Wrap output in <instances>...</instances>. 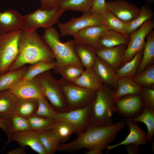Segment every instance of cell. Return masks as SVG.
<instances>
[{
    "mask_svg": "<svg viewBox=\"0 0 154 154\" xmlns=\"http://www.w3.org/2000/svg\"><path fill=\"white\" fill-rule=\"evenodd\" d=\"M125 125V121L123 120L109 125H90L74 140L67 143H61L58 151L75 153L86 149L103 151L114 140L117 133Z\"/></svg>",
    "mask_w": 154,
    "mask_h": 154,
    "instance_id": "cell-1",
    "label": "cell"
},
{
    "mask_svg": "<svg viewBox=\"0 0 154 154\" xmlns=\"http://www.w3.org/2000/svg\"><path fill=\"white\" fill-rule=\"evenodd\" d=\"M19 48L18 56L7 71L41 60H55L51 49L36 31L27 32L21 30Z\"/></svg>",
    "mask_w": 154,
    "mask_h": 154,
    "instance_id": "cell-2",
    "label": "cell"
},
{
    "mask_svg": "<svg viewBox=\"0 0 154 154\" xmlns=\"http://www.w3.org/2000/svg\"><path fill=\"white\" fill-rule=\"evenodd\" d=\"M60 34L53 27L45 29L42 38L52 51L56 62L54 70L57 73L62 67L72 64L83 67L76 53L75 43L73 39L62 42L60 39Z\"/></svg>",
    "mask_w": 154,
    "mask_h": 154,
    "instance_id": "cell-3",
    "label": "cell"
},
{
    "mask_svg": "<svg viewBox=\"0 0 154 154\" xmlns=\"http://www.w3.org/2000/svg\"><path fill=\"white\" fill-rule=\"evenodd\" d=\"M115 91L103 85L97 90L92 103L90 125H109L113 124V95Z\"/></svg>",
    "mask_w": 154,
    "mask_h": 154,
    "instance_id": "cell-4",
    "label": "cell"
},
{
    "mask_svg": "<svg viewBox=\"0 0 154 154\" xmlns=\"http://www.w3.org/2000/svg\"><path fill=\"white\" fill-rule=\"evenodd\" d=\"M65 11L56 9L48 10L40 7L29 14L22 16L21 29L27 32L36 31L42 27L50 28L58 22L59 18Z\"/></svg>",
    "mask_w": 154,
    "mask_h": 154,
    "instance_id": "cell-5",
    "label": "cell"
},
{
    "mask_svg": "<svg viewBox=\"0 0 154 154\" xmlns=\"http://www.w3.org/2000/svg\"><path fill=\"white\" fill-rule=\"evenodd\" d=\"M58 81L69 111L84 108L92 102L97 90L82 88L62 78Z\"/></svg>",
    "mask_w": 154,
    "mask_h": 154,
    "instance_id": "cell-6",
    "label": "cell"
},
{
    "mask_svg": "<svg viewBox=\"0 0 154 154\" xmlns=\"http://www.w3.org/2000/svg\"><path fill=\"white\" fill-rule=\"evenodd\" d=\"M37 77L44 96L54 109L58 113L69 111L58 81L50 70L43 72Z\"/></svg>",
    "mask_w": 154,
    "mask_h": 154,
    "instance_id": "cell-7",
    "label": "cell"
},
{
    "mask_svg": "<svg viewBox=\"0 0 154 154\" xmlns=\"http://www.w3.org/2000/svg\"><path fill=\"white\" fill-rule=\"evenodd\" d=\"M21 30L0 33V74L7 71L17 58Z\"/></svg>",
    "mask_w": 154,
    "mask_h": 154,
    "instance_id": "cell-8",
    "label": "cell"
},
{
    "mask_svg": "<svg viewBox=\"0 0 154 154\" xmlns=\"http://www.w3.org/2000/svg\"><path fill=\"white\" fill-rule=\"evenodd\" d=\"M104 25L102 17L91 13H83L81 16L73 17L66 22L57 23L60 37L73 36L81 30L88 27Z\"/></svg>",
    "mask_w": 154,
    "mask_h": 154,
    "instance_id": "cell-9",
    "label": "cell"
},
{
    "mask_svg": "<svg viewBox=\"0 0 154 154\" xmlns=\"http://www.w3.org/2000/svg\"><path fill=\"white\" fill-rule=\"evenodd\" d=\"M154 28V21L151 19L145 22L138 29L129 34V40L122 64H124L130 60L138 52L143 50L146 44V36Z\"/></svg>",
    "mask_w": 154,
    "mask_h": 154,
    "instance_id": "cell-10",
    "label": "cell"
},
{
    "mask_svg": "<svg viewBox=\"0 0 154 154\" xmlns=\"http://www.w3.org/2000/svg\"><path fill=\"white\" fill-rule=\"evenodd\" d=\"M92 108V103L84 108L58 113L56 119L68 123L78 135L89 125L91 119Z\"/></svg>",
    "mask_w": 154,
    "mask_h": 154,
    "instance_id": "cell-11",
    "label": "cell"
},
{
    "mask_svg": "<svg viewBox=\"0 0 154 154\" xmlns=\"http://www.w3.org/2000/svg\"><path fill=\"white\" fill-rule=\"evenodd\" d=\"M145 106L140 94L130 95L114 100L113 109L125 119H131L140 114Z\"/></svg>",
    "mask_w": 154,
    "mask_h": 154,
    "instance_id": "cell-12",
    "label": "cell"
},
{
    "mask_svg": "<svg viewBox=\"0 0 154 154\" xmlns=\"http://www.w3.org/2000/svg\"><path fill=\"white\" fill-rule=\"evenodd\" d=\"M109 11L123 22L128 23L139 14L140 8L126 0H112L106 2Z\"/></svg>",
    "mask_w": 154,
    "mask_h": 154,
    "instance_id": "cell-13",
    "label": "cell"
},
{
    "mask_svg": "<svg viewBox=\"0 0 154 154\" xmlns=\"http://www.w3.org/2000/svg\"><path fill=\"white\" fill-rule=\"evenodd\" d=\"M108 29L105 25L94 26L85 28L73 37L75 44H86L96 51L103 48L100 42V37Z\"/></svg>",
    "mask_w": 154,
    "mask_h": 154,
    "instance_id": "cell-14",
    "label": "cell"
},
{
    "mask_svg": "<svg viewBox=\"0 0 154 154\" xmlns=\"http://www.w3.org/2000/svg\"><path fill=\"white\" fill-rule=\"evenodd\" d=\"M8 90L17 98L38 99L45 98L37 77L20 81Z\"/></svg>",
    "mask_w": 154,
    "mask_h": 154,
    "instance_id": "cell-15",
    "label": "cell"
},
{
    "mask_svg": "<svg viewBox=\"0 0 154 154\" xmlns=\"http://www.w3.org/2000/svg\"><path fill=\"white\" fill-rule=\"evenodd\" d=\"M12 141L17 142L22 147H30L39 154H46L38 138L37 131H29L15 133L11 135L7 144Z\"/></svg>",
    "mask_w": 154,
    "mask_h": 154,
    "instance_id": "cell-16",
    "label": "cell"
},
{
    "mask_svg": "<svg viewBox=\"0 0 154 154\" xmlns=\"http://www.w3.org/2000/svg\"><path fill=\"white\" fill-rule=\"evenodd\" d=\"M127 47V45L121 44L112 47L103 48L96 51V54L115 71L122 64Z\"/></svg>",
    "mask_w": 154,
    "mask_h": 154,
    "instance_id": "cell-17",
    "label": "cell"
},
{
    "mask_svg": "<svg viewBox=\"0 0 154 154\" xmlns=\"http://www.w3.org/2000/svg\"><path fill=\"white\" fill-rule=\"evenodd\" d=\"M126 124L129 129V132L124 139L121 142L110 145L106 148L108 151L122 145L134 143L138 145H145L147 143V133L141 129L135 122L125 120Z\"/></svg>",
    "mask_w": 154,
    "mask_h": 154,
    "instance_id": "cell-18",
    "label": "cell"
},
{
    "mask_svg": "<svg viewBox=\"0 0 154 154\" xmlns=\"http://www.w3.org/2000/svg\"><path fill=\"white\" fill-rule=\"evenodd\" d=\"M92 68L104 83L112 87H117L118 77L115 71L108 63L97 55Z\"/></svg>",
    "mask_w": 154,
    "mask_h": 154,
    "instance_id": "cell-19",
    "label": "cell"
},
{
    "mask_svg": "<svg viewBox=\"0 0 154 154\" xmlns=\"http://www.w3.org/2000/svg\"><path fill=\"white\" fill-rule=\"evenodd\" d=\"M22 17L20 13L14 10L0 12V33L21 29Z\"/></svg>",
    "mask_w": 154,
    "mask_h": 154,
    "instance_id": "cell-20",
    "label": "cell"
},
{
    "mask_svg": "<svg viewBox=\"0 0 154 154\" xmlns=\"http://www.w3.org/2000/svg\"><path fill=\"white\" fill-rule=\"evenodd\" d=\"M82 88L97 90L103 85L104 82L92 68L84 70L79 77L72 82Z\"/></svg>",
    "mask_w": 154,
    "mask_h": 154,
    "instance_id": "cell-21",
    "label": "cell"
},
{
    "mask_svg": "<svg viewBox=\"0 0 154 154\" xmlns=\"http://www.w3.org/2000/svg\"><path fill=\"white\" fill-rule=\"evenodd\" d=\"M117 88L113 95L114 100L127 95L140 94L142 89L130 77L118 78Z\"/></svg>",
    "mask_w": 154,
    "mask_h": 154,
    "instance_id": "cell-22",
    "label": "cell"
},
{
    "mask_svg": "<svg viewBox=\"0 0 154 154\" xmlns=\"http://www.w3.org/2000/svg\"><path fill=\"white\" fill-rule=\"evenodd\" d=\"M125 120L135 122L143 123L147 129V143H152L154 135V110L145 106L142 112L136 117Z\"/></svg>",
    "mask_w": 154,
    "mask_h": 154,
    "instance_id": "cell-23",
    "label": "cell"
},
{
    "mask_svg": "<svg viewBox=\"0 0 154 154\" xmlns=\"http://www.w3.org/2000/svg\"><path fill=\"white\" fill-rule=\"evenodd\" d=\"M17 99L8 90L0 92V118L10 119L14 113Z\"/></svg>",
    "mask_w": 154,
    "mask_h": 154,
    "instance_id": "cell-24",
    "label": "cell"
},
{
    "mask_svg": "<svg viewBox=\"0 0 154 154\" xmlns=\"http://www.w3.org/2000/svg\"><path fill=\"white\" fill-rule=\"evenodd\" d=\"M25 65L16 70L7 72L0 74V92L9 90L20 81L28 68Z\"/></svg>",
    "mask_w": 154,
    "mask_h": 154,
    "instance_id": "cell-25",
    "label": "cell"
},
{
    "mask_svg": "<svg viewBox=\"0 0 154 154\" xmlns=\"http://www.w3.org/2000/svg\"><path fill=\"white\" fill-rule=\"evenodd\" d=\"M129 35L108 30L100 38V44L103 48H110L121 44L128 45Z\"/></svg>",
    "mask_w": 154,
    "mask_h": 154,
    "instance_id": "cell-26",
    "label": "cell"
},
{
    "mask_svg": "<svg viewBox=\"0 0 154 154\" xmlns=\"http://www.w3.org/2000/svg\"><path fill=\"white\" fill-rule=\"evenodd\" d=\"M76 53L82 66L85 69L92 68L97 56L96 51L86 44H75Z\"/></svg>",
    "mask_w": 154,
    "mask_h": 154,
    "instance_id": "cell-27",
    "label": "cell"
},
{
    "mask_svg": "<svg viewBox=\"0 0 154 154\" xmlns=\"http://www.w3.org/2000/svg\"><path fill=\"white\" fill-rule=\"evenodd\" d=\"M37 132L39 141L46 154H53L58 151L61 143L52 129Z\"/></svg>",
    "mask_w": 154,
    "mask_h": 154,
    "instance_id": "cell-28",
    "label": "cell"
},
{
    "mask_svg": "<svg viewBox=\"0 0 154 154\" xmlns=\"http://www.w3.org/2000/svg\"><path fill=\"white\" fill-rule=\"evenodd\" d=\"M146 42L143 50L142 58L136 74L143 70L153 62L154 60V31H151L146 36Z\"/></svg>",
    "mask_w": 154,
    "mask_h": 154,
    "instance_id": "cell-29",
    "label": "cell"
},
{
    "mask_svg": "<svg viewBox=\"0 0 154 154\" xmlns=\"http://www.w3.org/2000/svg\"><path fill=\"white\" fill-rule=\"evenodd\" d=\"M38 100L17 98L14 113L29 118L34 115L38 106Z\"/></svg>",
    "mask_w": 154,
    "mask_h": 154,
    "instance_id": "cell-30",
    "label": "cell"
},
{
    "mask_svg": "<svg viewBox=\"0 0 154 154\" xmlns=\"http://www.w3.org/2000/svg\"><path fill=\"white\" fill-rule=\"evenodd\" d=\"M56 66L55 60H41L31 64L28 66L27 72L20 81L30 80L45 72L54 70Z\"/></svg>",
    "mask_w": 154,
    "mask_h": 154,
    "instance_id": "cell-31",
    "label": "cell"
},
{
    "mask_svg": "<svg viewBox=\"0 0 154 154\" xmlns=\"http://www.w3.org/2000/svg\"><path fill=\"white\" fill-rule=\"evenodd\" d=\"M143 53V50L138 52L122 66L116 70L117 77L132 78L135 75L141 61Z\"/></svg>",
    "mask_w": 154,
    "mask_h": 154,
    "instance_id": "cell-32",
    "label": "cell"
},
{
    "mask_svg": "<svg viewBox=\"0 0 154 154\" xmlns=\"http://www.w3.org/2000/svg\"><path fill=\"white\" fill-rule=\"evenodd\" d=\"M154 16L153 11L148 6L145 5L142 6L138 15L132 21L127 23L126 33L129 35L138 29L145 22L152 19Z\"/></svg>",
    "mask_w": 154,
    "mask_h": 154,
    "instance_id": "cell-33",
    "label": "cell"
},
{
    "mask_svg": "<svg viewBox=\"0 0 154 154\" xmlns=\"http://www.w3.org/2000/svg\"><path fill=\"white\" fill-rule=\"evenodd\" d=\"M94 0H60L58 8L65 11L71 10L83 13L89 12Z\"/></svg>",
    "mask_w": 154,
    "mask_h": 154,
    "instance_id": "cell-34",
    "label": "cell"
},
{
    "mask_svg": "<svg viewBox=\"0 0 154 154\" xmlns=\"http://www.w3.org/2000/svg\"><path fill=\"white\" fill-rule=\"evenodd\" d=\"M133 80L141 86L154 88V65L151 64L142 71L132 77Z\"/></svg>",
    "mask_w": 154,
    "mask_h": 154,
    "instance_id": "cell-35",
    "label": "cell"
},
{
    "mask_svg": "<svg viewBox=\"0 0 154 154\" xmlns=\"http://www.w3.org/2000/svg\"><path fill=\"white\" fill-rule=\"evenodd\" d=\"M28 119L31 130L37 131L52 129L56 121L55 119H48L34 115Z\"/></svg>",
    "mask_w": 154,
    "mask_h": 154,
    "instance_id": "cell-36",
    "label": "cell"
},
{
    "mask_svg": "<svg viewBox=\"0 0 154 154\" xmlns=\"http://www.w3.org/2000/svg\"><path fill=\"white\" fill-rule=\"evenodd\" d=\"M103 17L104 25L108 30L126 34V30L127 23L121 21L108 10Z\"/></svg>",
    "mask_w": 154,
    "mask_h": 154,
    "instance_id": "cell-37",
    "label": "cell"
},
{
    "mask_svg": "<svg viewBox=\"0 0 154 154\" xmlns=\"http://www.w3.org/2000/svg\"><path fill=\"white\" fill-rule=\"evenodd\" d=\"M38 106L34 115L44 118L56 119L58 113L53 108L46 98L38 100Z\"/></svg>",
    "mask_w": 154,
    "mask_h": 154,
    "instance_id": "cell-38",
    "label": "cell"
},
{
    "mask_svg": "<svg viewBox=\"0 0 154 154\" xmlns=\"http://www.w3.org/2000/svg\"><path fill=\"white\" fill-rule=\"evenodd\" d=\"M10 120L11 126L8 140L11 135L13 133L23 132L31 130L27 118H25L13 113L11 115Z\"/></svg>",
    "mask_w": 154,
    "mask_h": 154,
    "instance_id": "cell-39",
    "label": "cell"
},
{
    "mask_svg": "<svg viewBox=\"0 0 154 154\" xmlns=\"http://www.w3.org/2000/svg\"><path fill=\"white\" fill-rule=\"evenodd\" d=\"M84 68L74 64H68L61 68L57 73L59 74L64 79L73 82L80 75Z\"/></svg>",
    "mask_w": 154,
    "mask_h": 154,
    "instance_id": "cell-40",
    "label": "cell"
},
{
    "mask_svg": "<svg viewBox=\"0 0 154 154\" xmlns=\"http://www.w3.org/2000/svg\"><path fill=\"white\" fill-rule=\"evenodd\" d=\"M52 130L61 143L67 140L75 132L74 129L71 125L65 121L60 120H56Z\"/></svg>",
    "mask_w": 154,
    "mask_h": 154,
    "instance_id": "cell-41",
    "label": "cell"
},
{
    "mask_svg": "<svg viewBox=\"0 0 154 154\" xmlns=\"http://www.w3.org/2000/svg\"><path fill=\"white\" fill-rule=\"evenodd\" d=\"M140 94L145 106L154 110V88L145 87Z\"/></svg>",
    "mask_w": 154,
    "mask_h": 154,
    "instance_id": "cell-42",
    "label": "cell"
},
{
    "mask_svg": "<svg viewBox=\"0 0 154 154\" xmlns=\"http://www.w3.org/2000/svg\"><path fill=\"white\" fill-rule=\"evenodd\" d=\"M107 11L105 0H94L92 6L89 11L92 13L103 17Z\"/></svg>",
    "mask_w": 154,
    "mask_h": 154,
    "instance_id": "cell-43",
    "label": "cell"
},
{
    "mask_svg": "<svg viewBox=\"0 0 154 154\" xmlns=\"http://www.w3.org/2000/svg\"><path fill=\"white\" fill-rule=\"evenodd\" d=\"M42 9L51 10L58 9L60 0H40Z\"/></svg>",
    "mask_w": 154,
    "mask_h": 154,
    "instance_id": "cell-44",
    "label": "cell"
},
{
    "mask_svg": "<svg viewBox=\"0 0 154 154\" xmlns=\"http://www.w3.org/2000/svg\"><path fill=\"white\" fill-rule=\"evenodd\" d=\"M139 145L131 143L125 145L128 154H139L140 152L139 146Z\"/></svg>",
    "mask_w": 154,
    "mask_h": 154,
    "instance_id": "cell-45",
    "label": "cell"
},
{
    "mask_svg": "<svg viewBox=\"0 0 154 154\" xmlns=\"http://www.w3.org/2000/svg\"><path fill=\"white\" fill-rule=\"evenodd\" d=\"M11 126L10 119L6 120L0 118V127L4 131L8 137L9 135Z\"/></svg>",
    "mask_w": 154,
    "mask_h": 154,
    "instance_id": "cell-46",
    "label": "cell"
},
{
    "mask_svg": "<svg viewBox=\"0 0 154 154\" xmlns=\"http://www.w3.org/2000/svg\"><path fill=\"white\" fill-rule=\"evenodd\" d=\"M25 147H21L13 149L7 152L8 154H25L26 151L25 150Z\"/></svg>",
    "mask_w": 154,
    "mask_h": 154,
    "instance_id": "cell-47",
    "label": "cell"
},
{
    "mask_svg": "<svg viewBox=\"0 0 154 154\" xmlns=\"http://www.w3.org/2000/svg\"><path fill=\"white\" fill-rule=\"evenodd\" d=\"M103 151L97 149H92L88 150L86 154H102Z\"/></svg>",
    "mask_w": 154,
    "mask_h": 154,
    "instance_id": "cell-48",
    "label": "cell"
},
{
    "mask_svg": "<svg viewBox=\"0 0 154 154\" xmlns=\"http://www.w3.org/2000/svg\"></svg>",
    "mask_w": 154,
    "mask_h": 154,
    "instance_id": "cell-49",
    "label": "cell"
}]
</instances>
